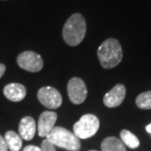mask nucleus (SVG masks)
<instances>
[{
  "label": "nucleus",
  "instance_id": "f257e3e1",
  "mask_svg": "<svg viewBox=\"0 0 151 151\" xmlns=\"http://www.w3.org/2000/svg\"><path fill=\"white\" fill-rule=\"evenodd\" d=\"M86 32V23L81 14L76 13L67 20L63 27V38L70 46H77L83 40Z\"/></svg>",
  "mask_w": 151,
  "mask_h": 151
},
{
  "label": "nucleus",
  "instance_id": "f03ea898",
  "mask_svg": "<svg viewBox=\"0 0 151 151\" xmlns=\"http://www.w3.org/2000/svg\"><path fill=\"white\" fill-rule=\"evenodd\" d=\"M97 56L104 69L115 68L123 59V50L120 42L115 38H108L98 47Z\"/></svg>",
  "mask_w": 151,
  "mask_h": 151
},
{
  "label": "nucleus",
  "instance_id": "7ed1b4c3",
  "mask_svg": "<svg viewBox=\"0 0 151 151\" xmlns=\"http://www.w3.org/2000/svg\"><path fill=\"white\" fill-rule=\"evenodd\" d=\"M46 138L55 146L69 151H78L81 149V141L74 132L62 127H54Z\"/></svg>",
  "mask_w": 151,
  "mask_h": 151
},
{
  "label": "nucleus",
  "instance_id": "20e7f679",
  "mask_svg": "<svg viewBox=\"0 0 151 151\" xmlns=\"http://www.w3.org/2000/svg\"><path fill=\"white\" fill-rule=\"evenodd\" d=\"M100 123L93 114H86L74 125V134L78 138L86 139L93 137L97 132Z\"/></svg>",
  "mask_w": 151,
  "mask_h": 151
},
{
  "label": "nucleus",
  "instance_id": "39448f33",
  "mask_svg": "<svg viewBox=\"0 0 151 151\" xmlns=\"http://www.w3.org/2000/svg\"><path fill=\"white\" fill-rule=\"evenodd\" d=\"M17 63L20 68L23 70L31 72V73H37L42 70L43 68V59L39 54L34 51H24L19 54L17 58Z\"/></svg>",
  "mask_w": 151,
  "mask_h": 151
},
{
  "label": "nucleus",
  "instance_id": "423d86ee",
  "mask_svg": "<svg viewBox=\"0 0 151 151\" xmlns=\"http://www.w3.org/2000/svg\"><path fill=\"white\" fill-rule=\"evenodd\" d=\"M37 99L44 107L51 110L59 108L63 101L61 93L52 86H43L39 88Z\"/></svg>",
  "mask_w": 151,
  "mask_h": 151
},
{
  "label": "nucleus",
  "instance_id": "0eeeda50",
  "mask_svg": "<svg viewBox=\"0 0 151 151\" xmlns=\"http://www.w3.org/2000/svg\"><path fill=\"white\" fill-rule=\"evenodd\" d=\"M68 96L74 104H81L86 99L87 88L84 81L80 78H73L69 81L68 86Z\"/></svg>",
  "mask_w": 151,
  "mask_h": 151
},
{
  "label": "nucleus",
  "instance_id": "6e6552de",
  "mask_svg": "<svg viewBox=\"0 0 151 151\" xmlns=\"http://www.w3.org/2000/svg\"><path fill=\"white\" fill-rule=\"evenodd\" d=\"M57 120V114L53 111H45L39 116L38 124L37 126L38 135L41 137H46L49 132L55 127Z\"/></svg>",
  "mask_w": 151,
  "mask_h": 151
},
{
  "label": "nucleus",
  "instance_id": "1a4fd4ad",
  "mask_svg": "<svg viewBox=\"0 0 151 151\" xmlns=\"http://www.w3.org/2000/svg\"><path fill=\"white\" fill-rule=\"evenodd\" d=\"M126 97V87L123 84H116L109 92L105 94L103 102L105 106L115 108L120 106Z\"/></svg>",
  "mask_w": 151,
  "mask_h": 151
},
{
  "label": "nucleus",
  "instance_id": "9d476101",
  "mask_svg": "<svg viewBox=\"0 0 151 151\" xmlns=\"http://www.w3.org/2000/svg\"><path fill=\"white\" fill-rule=\"evenodd\" d=\"M5 97L12 102H20L25 99L27 95V88L25 86L17 83L7 84L3 89Z\"/></svg>",
  "mask_w": 151,
  "mask_h": 151
},
{
  "label": "nucleus",
  "instance_id": "9b49d317",
  "mask_svg": "<svg viewBox=\"0 0 151 151\" xmlns=\"http://www.w3.org/2000/svg\"><path fill=\"white\" fill-rule=\"evenodd\" d=\"M37 123L32 117L27 116L23 118L19 125V135L25 140H31L37 132Z\"/></svg>",
  "mask_w": 151,
  "mask_h": 151
},
{
  "label": "nucleus",
  "instance_id": "f8f14e48",
  "mask_svg": "<svg viewBox=\"0 0 151 151\" xmlns=\"http://www.w3.org/2000/svg\"><path fill=\"white\" fill-rule=\"evenodd\" d=\"M102 151H127L123 141L115 137H106L101 143Z\"/></svg>",
  "mask_w": 151,
  "mask_h": 151
},
{
  "label": "nucleus",
  "instance_id": "ddd939ff",
  "mask_svg": "<svg viewBox=\"0 0 151 151\" xmlns=\"http://www.w3.org/2000/svg\"><path fill=\"white\" fill-rule=\"evenodd\" d=\"M4 138L6 143H7L8 149L10 151H20L21 148H22V137L17 132L13 131H9L5 134Z\"/></svg>",
  "mask_w": 151,
  "mask_h": 151
},
{
  "label": "nucleus",
  "instance_id": "4468645a",
  "mask_svg": "<svg viewBox=\"0 0 151 151\" xmlns=\"http://www.w3.org/2000/svg\"><path fill=\"white\" fill-rule=\"evenodd\" d=\"M120 137L123 143L128 147H129V148L134 149L139 146V139L132 132L128 131V129H123L120 134Z\"/></svg>",
  "mask_w": 151,
  "mask_h": 151
},
{
  "label": "nucleus",
  "instance_id": "2eb2a0df",
  "mask_svg": "<svg viewBox=\"0 0 151 151\" xmlns=\"http://www.w3.org/2000/svg\"><path fill=\"white\" fill-rule=\"evenodd\" d=\"M135 104L140 109H151V90L140 93L137 97Z\"/></svg>",
  "mask_w": 151,
  "mask_h": 151
},
{
  "label": "nucleus",
  "instance_id": "dca6fc26",
  "mask_svg": "<svg viewBox=\"0 0 151 151\" xmlns=\"http://www.w3.org/2000/svg\"><path fill=\"white\" fill-rule=\"evenodd\" d=\"M41 150L42 151H57L56 150V147L55 145L47 139L46 137H45V139L41 142Z\"/></svg>",
  "mask_w": 151,
  "mask_h": 151
},
{
  "label": "nucleus",
  "instance_id": "f3484780",
  "mask_svg": "<svg viewBox=\"0 0 151 151\" xmlns=\"http://www.w3.org/2000/svg\"><path fill=\"white\" fill-rule=\"evenodd\" d=\"M0 151H8L7 143L5 141V138L0 134Z\"/></svg>",
  "mask_w": 151,
  "mask_h": 151
},
{
  "label": "nucleus",
  "instance_id": "a211bd4d",
  "mask_svg": "<svg viewBox=\"0 0 151 151\" xmlns=\"http://www.w3.org/2000/svg\"><path fill=\"white\" fill-rule=\"evenodd\" d=\"M23 151H42L41 148L35 145H28L23 149Z\"/></svg>",
  "mask_w": 151,
  "mask_h": 151
},
{
  "label": "nucleus",
  "instance_id": "6ab92c4d",
  "mask_svg": "<svg viewBox=\"0 0 151 151\" xmlns=\"http://www.w3.org/2000/svg\"><path fill=\"white\" fill-rule=\"evenodd\" d=\"M5 71H6L5 65H4V64H1V63H0V78H2V76L4 75Z\"/></svg>",
  "mask_w": 151,
  "mask_h": 151
},
{
  "label": "nucleus",
  "instance_id": "aec40b11",
  "mask_svg": "<svg viewBox=\"0 0 151 151\" xmlns=\"http://www.w3.org/2000/svg\"><path fill=\"white\" fill-rule=\"evenodd\" d=\"M146 131H147V132L151 134V124H149V125L146 126Z\"/></svg>",
  "mask_w": 151,
  "mask_h": 151
},
{
  "label": "nucleus",
  "instance_id": "412c9836",
  "mask_svg": "<svg viewBox=\"0 0 151 151\" xmlns=\"http://www.w3.org/2000/svg\"><path fill=\"white\" fill-rule=\"evenodd\" d=\"M89 151H96V150H89Z\"/></svg>",
  "mask_w": 151,
  "mask_h": 151
}]
</instances>
